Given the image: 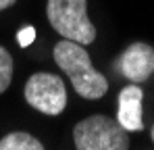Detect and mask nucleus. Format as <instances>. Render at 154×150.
Masks as SVG:
<instances>
[{"label": "nucleus", "instance_id": "6e6552de", "mask_svg": "<svg viewBox=\"0 0 154 150\" xmlns=\"http://www.w3.org/2000/svg\"><path fill=\"white\" fill-rule=\"evenodd\" d=\"M13 79V56L6 48L0 46V94L6 92Z\"/></svg>", "mask_w": 154, "mask_h": 150}, {"label": "nucleus", "instance_id": "1a4fd4ad", "mask_svg": "<svg viewBox=\"0 0 154 150\" xmlns=\"http://www.w3.org/2000/svg\"><path fill=\"white\" fill-rule=\"evenodd\" d=\"M33 40H35V29H33L31 25H27V27H21V29H19V33H17V42H19L23 48L29 46Z\"/></svg>", "mask_w": 154, "mask_h": 150}, {"label": "nucleus", "instance_id": "f257e3e1", "mask_svg": "<svg viewBox=\"0 0 154 150\" xmlns=\"http://www.w3.org/2000/svg\"><path fill=\"white\" fill-rule=\"evenodd\" d=\"M54 61L56 65L69 75L73 88L79 96L96 100L108 92V81L102 73H98L92 65L90 54L85 52L83 44L73 40H63L54 46Z\"/></svg>", "mask_w": 154, "mask_h": 150}, {"label": "nucleus", "instance_id": "423d86ee", "mask_svg": "<svg viewBox=\"0 0 154 150\" xmlns=\"http://www.w3.org/2000/svg\"><path fill=\"white\" fill-rule=\"evenodd\" d=\"M142 100H144V92L135 83L123 88L121 94H119V115H117V121L123 125L127 131H142L144 129Z\"/></svg>", "mask_w": 154, "mask_h": 150}, {"label": "nucleus", "instance_id": "f03ea898", "mask_svg": "<svg viewBox=\"0 0 154 150\" xmlns=\"http://www.w3.org/2000/svg\"><path fill=\"white\" fill-rule=\"evenodd\" d=\"M46 15L63 38L83 46L96 40V27L88 17V0H48Z\"/></svg>", "mask_w": 154, "mask_h": 150}, {"label": "nucleus", "instance_id": "7ed1b4c3", "mask_svg": "<svg viewBox=\"0 0 154 150\" xmlns=\"http://www.w3.org/2000/svg\"><path fill=\"white\" fill-rule=\"evenodd\" d=\"M73 142L79 150H127L129 136L127 129L119 121L92 115L73 127Z\"/></svg>", "mask_w": 154, "mask_h": 150}, {"label": "nucleus", "instance_id": "0eeeda50", "mask_svg": "<svg viewBox=\"0 0 154 150\" xmlns=\"http://www.w3.org/2000/svg\"><path fill=\"white\" fill-rule=\"evenodd\" d=\"M42 142L25 131H13L6 133L0 140V150H42Z\"/></svg>", "mask_w": 154, "mask_h": 150}, {"label": "nucleus", "instance_id": "9d476101", "mask_svg": "<svg viewBox=\"0 0 154 150\" xmlns=\"http://www.w3.org/2000/svg\"><path fill=\"white\" fill-rule=\"evenodd\" d=\"M17 0H0V11H4V8H8V6H13Z\"/></svg>", "mask_w": 154, "mask_h": 150}, {"label": "nucleus", "instance_id": "9b49d317", "mask_svg": "<svg viewBox=\"0 0 154 150\" xmlns=\"http://www.w3.org/2000/svg\"><path fill=\"white\" fill-rule=\"evenodd\" d=\"M152 142H154V125H152Z\"/></svg>", "mask_w": 154, "mask_h": 150}, {"label": "nucleus", "instance_id": "20e7f679", "mask_svg": "<svg viewBox=\"0 0 154 150\" xmlns=\"http://www.w3.org/2000/svg\"><path fill=\"white\" fill-rule=\"evenodd\" d=\"M25 100L44 115H58L67 106V90L60 77L52 73H33L25 83Z\"/></svg>", "mask_w": 154, "mask_h": 150}, {"label": "nucleus", "instance_id": "39448f33", "mask_svg": "<svg viewBox=\"0 0 154 150\" xmlns=\"http://www.w3.org/2000/svg\"><path fill=\"white\" fill-rule=\"evenodd\" d=\"M119 71L133 83L148 79L154 73V48L144 42L131 44L119 58Z\"/></svg>", "mask_w": 154, "mask_h": 150}]
</instances>
